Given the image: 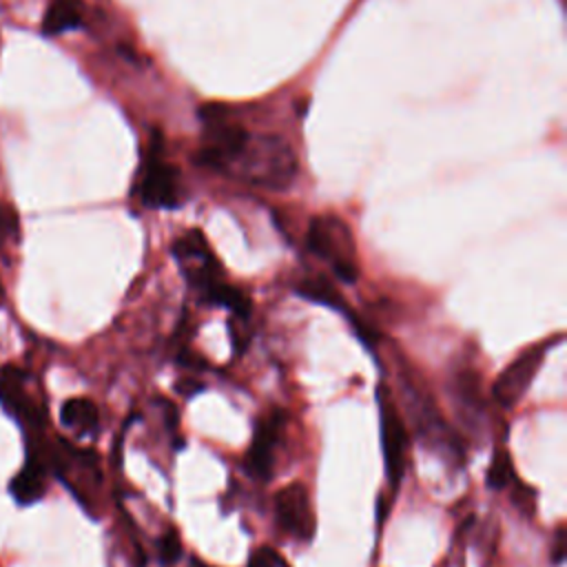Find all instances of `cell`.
Wrapping results in <instances>:
<instances>
[{"mask_svg":"<svg viewBox=\"0 0 567 567\" xmlns=\"http://www.w3.org/2000/svg\"><path fill=\"white\" fill-rule=\"evenodd\" d=\"M199 162L233 179L270 190H284L297 177V155L284 137L255 133L233 122L219 106L204 111Z\"/></svg>","mask_w":567,"mask_h":567,"instance_id":"cell-1","label":"cell"},{"mask_svg":"<svg viewBox=\"0 0 567 567\" xmlns=\"http://www.w3.org/2000/svg\"><path fill=\"white\" fill-rule=\"evenodd\" d=\"M401 392L405 399V412L410 416V423L414 425L419 439L439 450L445 458L463 461V445L456 436V432L447 425V421L441 416L434 399L427 394V390L410 374V370H401Z\"/></svg>","mask_w":567,"mask_h":567,"instance_id":"cell-2","label":"cell"},{"mask_svg":"<svg viewBox=\"0 0 567 567\" xmlns=\"http://www.w3.org/2000/svg\"><path fill=\"white\" fill-rule=\"evenodd\" d=\"M306 244L312 255L330 266V270L346 284L359 279L357 244L350 226L337 215H315L308 224Z\"/></svg>","mask_w":567,"mask_h":567,"instance_id":"cell-3","label":"cell"},{"mask_svg":"<svg viewBox=\"0 0 567 567\" xmlns=\"http://www.w3.org/2000/svg\"><path fill=\"white\" fill-rule=\"evenodd\" d=\"M135 195L148 208H177L182 204V175L166 157L162 140H153L135 179Z\"/></svg>","mask_w":567,"mask_h":567,"instance_id":"cell-4","label":"cell"},{"mask_svg":"<svg viewBox=\"0 0 567 567\" xmlns=\"http://www.w3.org/2000/svg\"><path fill=\"white\" fill-rule=\"evenodd\" d=\"M377 403H379V432H381L385 476L390 485L396 487L408 465V427L388 385L377 388Z\"/></svg>","mask_w":567,"mask_h":567,"instance_id":"cell-5","label":"cell"},{"mask_svg":"<svg viewBox=\"0 0 567 567\" xmlns=\"http://www.w3.org/2000/svg\"><path fill=\"white\" fill-rule=\"evenodd\" d=\"M173 257L188 281V286L202 297L215 281L221 279V264L208 246L202 230L190 228L173 241Z\"/></svg>","mask_w":567,"mask_h":567,"instance_id":"cell-6","label":"cell"},{"mask_svg":"<svg viewBox=\"0 0 567 567\" xmlns=\"http://www.w3.org/2000/svg\"><path fill=\"white\" fill-rule=\"evenodd\" d=\"M275 520L281 534L299 543H310L315 536V512L303 483H290L275 494Z\"/></svg>","mask_w":567,"mask_h":567,"instance_id":"cell-7","label":"cell"},{"mask_svg":"<svg viewBox=\"0 0 567 567\" xmlns=\"http://www.w3.org/2000/svg\"><path fill=\"white\" fill-rule=\"evenodd\" d=\"M547 352V343H538V346H529L527 350H523L494 381L492 385V396L501 408H514L523 394L527 392V388L532 385L536 372L540 370V363L545 359Z\"/></svg>","mask_w":567,"mask_h":567,"instance_id":"cell-8","label":"cell"},{"mask_svg":"<svg viewBox=\"0 0 567 567\" xmlns=\"http://www.w3.org/2000/svg\"><path fill=\"white\" fill-rule=\"evenodd\" d=\"M284 427H286V412L284 410H270L257 423L250 447H248V454H246V470L255 478L268 481L272 476Z\"/></svg>","mask_w":567,"mask_h":567,"instance_id":"cell-9","label":"cell"},{"mask_svg":"<svg viewBox=\"0 0 567 567\" xmlns=\"http://www.w3.org/2000/svg\"><path fill=\"white\" fill-rule=\"evenodd\" d=\"M0 405L24 427H40L44 410L27 388V374L16 365L0 368Z\"/></svg>","mask_w":567,"mask_h":567,"instance_id":"cell-10","label":"cell"},{"mask_svg":"<svg viewBox=\"0 0 567 567\" xmlns=\"http://www.w3.org/2000/svg\"><path fill=\"white\" fill-rule=\"evenodd\" d=\"M295 290H297L299 297H303V299H308V301H312V303L328 306V308L341 312V315L354 326L357 337H359L363 343H368V346L372 343V346H374L377 337H374L372 328H368V326L350 310V306L346 303L343 295L334 288V284H332L330 279H326V277H321V275H319V277H306V279H301V281L297 284Z\"/></svg>","mask_w":567,"mask_h":567,"instance_id":"cell-11","label":"cell"},{"mask_svg":"<svg viewBox=\"0 0 567 567\" xmlns=\"http://www.w3.org/2000/svg\"><path fill=\"white\" fill-rule=\"evenodd\" d=\"M47 483H49V463L44 454L31 445L22 467L13 474L9 483V492L16 503L33 505L47 494Z\"/></svg>","mask_w":567,"mask_h":567,"instance_id":"cell-12","label":"cell"},{"mask_svg":"<svg viewBox=\"0 0 567 567\" xmlns=\"http://www.w3.org/2000/svg\"><path fill=\"white\" fill-rule=\"evenodd\" d=\"M60 421L75 436H93L100 430V410L89 396H73L62 403Z\"/></svg>","mask_w":567,"mask_h":567,"instance_id":"cell-13","label":"cell"},{"mask_svg":"<svg viewBox=\"0 0 567 567\" xmlns=\"http://www.w3.org/2000/svg\"><path fill=\"white\" fill-rule=\"evenodd\" d=\"M454 401L461 408V416L467 423H476L483 414V396H481V379L472 370H463L454 377Z\"/></svg>","mask_w":567,"mask_h":567,"instance_id":"cell-14","label":"cell"},{"mask_svg":"<svg viewBox=\"0 0 567 567\" xmlns=\"http://www.w3.org/2000/svg\"><path fill=\"white\" fill-rule=\"evenodd\" d=\"M82 20H84V7L80 0H51L42 20V33L60 35L64 31L78 29Z\"/></svg>","mask_w":567,"mask_h":567,"instance_id":"cell-15","label":"cell"},{"mask_svg":"<svg viewBox=\"0 0 567 567\" xmlns=\"http://www.w3.org/2000/svg\"><path fill=\"white\" fill-rule=\"evenodd\" d=\"M204 301L208 303H215V306H224L228 308L235 317L239 319H246L250 315V301L230 284H226L224 279L215 281L204 295H202Z\"/></svg>","mask_w":567,"mask_h":567,"instance_id":"cell-16","label":"cell"},{"mask_svg":"<svg viewBox=\"0 0 567 567\" xmlns=\"http://www.w3.org/2000/svg\"><path fill=\"white\" fill-rule=\"evenodd\" d=\"M485 481H487V487H492V489H505L512 483H516L514 463H512V456H509V452L505 447L494 450L492 461L487 465Z\"/></svg>","mask_w":567,"mask_h":567,"instance_id":"cell-17","label":"cell"},{"mask_svg":"<svg viewBox=\"0 0 567 567\" xmlns=\"http://www.w3.org/2000/svg\"><path fill=\"white\" fill-rule=\"evenodd\" d=\"M157 556L164 565H173L175 560H179L182 556V540L177 529H166L159 538H157Z\"/></svg>","mask_w":567,"mask_h":567,"instance_id":"cell-18","label":"cell"},{"mask_svg":"<svg viewBox=\"0 0 567 567\" xmlns=\"http://www.w3.org/2000/svg\"><path fill=\"white\" fill-rule=\"evenodd\" d=\"M248 567H288V565L281 560V556H279L275 549H270V547H259V549L250 556Z\"/></svg>","mask_w":567,"mask_h":567,"instance_id":"cell-19","label":"cell"},{"mask_svg":"<svg viewBox=\"0 0 567 567\" xmlns=\"http://www.w3.org/2000/svg\"><path fill=\"white\" fill-rule=\"evenodd\" d=\"M534 489L532 487H527V485H523V483H518V487H514V503L518 505V507H523L527 514H532L534 512Z\"/></svg>","mask_w":567,"mask_h":567,"instance_id":"cell-20","label":"cell"},{"mask_svg":"<svg viewBox=\"0 0 567 567\" xmlns=\"http://www.w3.org/2000/svg\"><path fill=\"white\" fill-rule=\"evenodd\" d=\"M563 545H565V540H563V527H558V529H556V536H554V549L549 551L551 565H560V563H563V556H565Z\"/></svg>","mask_w":567,"mask_h":567,"instance_id":"cell-21","label":"cell"},{"mask_svg":"<svg viewBox=\"0 0 567 567\" xmlns=\"http://www.w3.org/2000/svg\"><path fill=\"white\" fill-rule=\"evenodd\" d=\"M0 297H2V286H0Z\"/></svg>","mask_w":567,"mask_h":567,"instance_id":"cell-22","label":"cell"},{"mask_svg":"<svg viewBox=\"0 0 567 567\" xmlns=\"http://www.w3.org/2000/svg\"><path fill=\"white\" fill-rule=\"evenodd\" d=\"M199 567H202V565H199Z\"/></svg>","mask_w":567,"mask_h":567,"instance_id":"cell-23","label":"cell"}]
</instances>
